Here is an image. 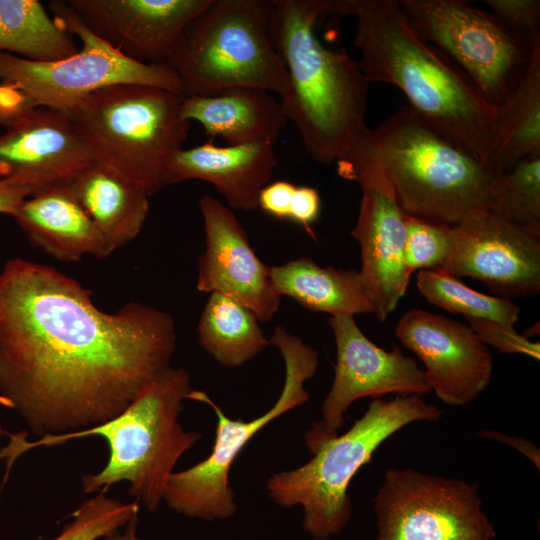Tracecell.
Segmentation results:
<instances>
[{"instance_id": "1", "label": "cell", "mask_w": 540, "mask_h": 540, "mask_svg": "<svg viewBox=\"0 0 540 540\" xmlns=\"http://www.w3.org/2000/svg\"><path fill=\"white\" fill-rule=\"evenodd\" d=\"M175 348L163 310L129 302L104 312L77 280L22 258L0 272V404L35 435L117 417L170 367Z\"/></svg>"}, {"instance_id": "2", "label": "cell", "mask_w": 540, "mask_h": 540, "mask_svg": "<svg viewBox=\"0 0 540 540\" xmlns=\"http://www.w3.org/2000/svg\"><path fill=\"white\" fill-rule=\"evenodd\" d=\"M354 45L365 79L396 86L420 117L479 159L496 143L497 108L442 52L422 39L397 0H354Z\"/></svg>"}, {"instance_id": "3", "label": "cell", "mask_w": 540, "mask_h": 540, "mask_svg": "<svg viewBox=\"0 0 540 540\" xmlns=\"http://www.w3.org/2000/svg\"><path fill=\"white\" fill-rule=\"evenodd\" d=\"M334 0H272L270 33L289 78L280 97L308 154L336 163L368 128L369 82L347 51L325 47L315 34Z\"/></svg>"}, {"instance_id": "4", "label": "cell", "mask_w": 540, "mask_h": 540, "mask_svg": "<svg viewBox=\"0 0 540 540\" xmlns=\"http://www.w3.org/2000/svg\"><path fill=\"white\" fill-rule=\"evenodd\" d=\"M341 158L382 170L406 214L448 226L493 212L502 174L408 105L367 128Z\"/></svg>"}, {"instance_id": "5", "label": "cell", "mask_w": 540, "mask_h": 540, "mask_svg": "<svg viewBox=\"0 0 540 540\" xmlns=\"http://www.w3.org/2000/svg\"><path fill=\"white\" fill-rule=\"evenodd\" d=\"M190 374L183 368L164 371L120 415L95 427L64 434L45 435L27 441L26 434H9L0 450L6 460V475L17 458L38 447H53L72 439L102 436L110 454L105 467L82 477L85 493L107 492L121 481L129 483V494L156 512L178 460L201 439L197 431H186L179 414L192 391Z\"/></svg>"}, {"instance_id": "6", "label": "cell", "mask_w": 540, "mask_h": 540, "mask_svg": "<svg viewBox=\"0 0 540 540\" xmlns=\"http://www.w3.org/2000/svg\"><path fill=\"white\" fill-rule=\"evenodd\" d=\"M443 411L418 395L373 398L364 415L343 435L321 444L300 467L272 474L266 489L282 507L301 506L302 527L314 540H330L352 514L348 487L390 436L416 421H437Z\"/></svg>"}, {"instance_id": "7", "label": "cell", "mask_w": 540, "mask_h": 540, "mask_svg": "<svg viewBox=\"0 0 540 540\" xmlns=\"http://www.w3.org/2000/svg\"><path fill=\"white\" fill-rule=\"evenodd\" d=\"M185 95L153 86L101 88L65 111L103 163L140 185L149 196L168 186L167 167L182 147L189 122Z\"/></svg>"}, {"instance_id": "8", "label": "cell", "mask_w": 540, "mask_h": 540, "mask_svg": "<svg viewBox=\"0 0 540 540\" xmlns=\"http://www.w3.org/2000/svg\"><path fill=\"white\" fill-rule=\"evenodd\" d=\"M272 0H212L169 57L185 96L255 87L282 97L289 78L270 33Z\"/></svg>"}, {"instance_id": "9", "label": "cell", "mask_w": 540, "mask_h": 540, "mask_svg": "<svg viewBox=\"0 0 540 540\" xmlns=\"http://www.w3.org/2000/svg\"><path fill=\"white\" fill-rule=\"evenodd\" d=\"M269 344L282 354L285 380L275 404L261 416L251 421L230 419L205 392L191 391L189 399L208 404L216 414V436L206 459L183 471H174L168 480L163 500L178 514L205 521L232 517L237 511L229 483L234 460L259 430L309 400L304 385L318 368L319 353L282 326L274 329Z\"/></svg>"}, {"instance_id": "10", "label": "cell", "mask_w": 540, "mask_h": 540, "mask_svg": "<svg viewBox=\"0 0 540 540\" xmlns=\"http://www.w3.org/2000/svg\"><path fill=\"white\" fill-rule=\"evenodd\" d=\"M53 18L82 48L52 62H34L0 52V83L18 88L34 106L67 111L94 91L116 84H140L183 93L168 64H144L129 59L95 36L66 0L49 3Z\"/></svg>"}, {"instance_id": "11", "label": "cell", "mask_w": 540, "mask_h": 540, "mask_svg": "<svg viewBox=\"0 0 540 540\" xmlns=\"http://www.w3.org/2000/svg\"><path fill=\"white\" fill-rule=\"evenodd\" d=\"M412 29L442 52L498 107L523 79L531 45L492 13L462 0H400Z\"/></svg>"}, {"instance_id": "12", "label": "cell", "mask_w": 540, "mask_h": 540, "mask_svg": "<svg viewBox=\"0 0 540 540\" xmlns=\"http://www.w3.org/2000/svg\"><path fill=\"white\" fill-rule=\"evenodd\" d=\"M376 540H493L478 484L390 468L374 497Z\"/></svg>"}, {"instance_id": "13", "label": "cell", "mask_w": 540, "mask_h": 540, "mask_svg": "<svg viewBox=\"0 0 540 540\" xmlns=\"http://www.w3.org/2000/svg\"><path fill=\"white\" fill-rule=\"evenodd\" d=\"M337 359L334 380L325 397L322 419L304 434L309 453L325 441L338 436L350 405L363 397L381 398L397 395H422L431 391L423 369L394 346L386 351L369 340L352 316H330Z\"/></svg>"}, {"instance_id": "14", "label": "cell", "mask_w": 540, "mask_h": 540, "mask_svg": "<svg viewBox=\"0 0 540 540\" xmlns=\"http://www.w3.org/2000/svg\"><path fill=\"white\" fill-rule=\"evenodd\" d=\"M338 174L361 189L359 214L351 234L361 252L359 270L374 304V315L384 322L409 286L404 263L405 215L386 175L378 167L348 158L336 162Z\"/></svg>"}, {"instance_id": "15", "label": "cell", "mask_w": 540, "mask_h": 540, "mask_svg": "<svg viewBox=\"0 0 540 540\" xmlns=\"http://www.w3.org/2000/svg\"><path fill=\"white\" fill-rule=\"evenodd\" d=\"M455 277L484 283L499 297L540 292V233L486 212L450 227L443 266Z\"/></svg>"}, {"instance_id": "16", "label": "cell", "mask_w": 540, "mask_h": 540, "mask_svg": "<svg viewBox=\"0 0 540 540\" xmlns=\"http://www.w3.org/2000/svg\"><path fill=\"white\" fill-rule=\"evenodd\" d=\"M395 334L424 364L431 390L444 403L467 405L489 386L492 355L468 324L411 309L399 319Z\"/></svg>"}, {"instance_id": "17", "label": "cell", "mask_w": 540, "mask_h": 540, "mask_svg": "<svg viewBox=\"0 0 540 540\" xmlns=\"http://www.w3.org/2000/svg\"><path fill=\"white\" fill-rule=\"evenodd\" d=\"M0 134V181L32 194L70 181L95 162V155L71 117L37 106Z\"/></svg>"}, {"instance_id": "18", "label": "cell", "mask_w": 540, "mask_h": 540, "mask_svg": "<svg viewBox=\"0 0 540 540\" xmlns=\"http://www.w3.org/2000/svg\"><path fill=\"white\" fill-rule=\"evenodd\" d=\"M205 250L198 260L196 288L224 294L247 307L260 322L272 319L280 307L270 266L252 248L247 233L232 210L210 194L199 200Z\"/></svg>"}, {"instance_id": "19", "label": "cell", "mask_w": 540, "mask_h": 540, "mask_svg": "<svg viewBox=\"0 0 540 540\" xmlns=\"http://www.w3.org/2000/svg\"><path fill=\"white\" fill-rule=\"evenodd\" d=\"M82 23L125 57L166 64L186 26L212 0H66Z\"/></svg>"}, {"instance_id": "20", "label": "cell", "mask_w": 540, "mask_h": 540, "mask_svg": "<svg viewBox=\"0 0 540 540\" xmlns=\"http://www.w3.org/2000/svg\"><path fill=\"white\" fill-rule=\"evenodd\" d=\"M273 145L260 142L222 147L210 140L181 148L169 161L167 183L203 180L215 187L230 209L251 211L258 207L259 193L278 164Z\"/></svg>"}, {"instance_id": "21", "label": "cell", "mask_w": 540, "mask_h": 540, "mask_svg": "<svg viewBox=\"0 0 540 540\" xmlns=\"http://www.w3.org/2000/svg\"><path fill=\"white\" fill-rule=\"evenodd\" d=\"M13 217L34 246L63 262L79 261L85 255L103 259L111 254L68 182L28 196Z\"/></svg>"}, {"instance_id": "22", "label": "cell", "mask_w": 540, "mask_h": 540, "mask_svg": "<svg viewBox=\"0 0 540 540\" xmlns=\"http://www.w3.org/2000/svg\"><path fill=\"white\" fill-rule=\"evenodd\" d=\"M182 116L198 122L211 138L228 145L274 144L288 123L282 103L255 87H233L211 95L185 96Z\"/></svg>"}, {"instance_id": "23", "label": "cell", "mask_w": 540, "mask_h": 540, "mask_svg": "<svg viewBox=\"0 0 540 540\" xmlns=\"http://www.w3.org/2000/svg\"><path fill=\"white\" fill-rule=\"evenodd\" d=\"M111 253L141 231L149 211V195L113 168L95 161L68 181Z\"/></svg>"}, {"instance_id": "24", "label": "cell", "mask_w": 540, "mask_h": 540, "mask_svg": "<svg viewBox=\"0 0 540 540\" xmlns=\"http://www.w3.org/2000/svg\"><path fill=\"white\" fill-rule=\"evenodd\" d=\"M270 278L278 295L289 296L308 310L330 316L374 313L372 298L359 270L321 267L303 256L270 266Z\"/></svg>"}, {"instance_id": "25", "label": "cell", "mask_w": 540, "mask_h": 540, "mask_svg": "<svg viewBox=\"0 0 540 540\" xmlns=\"http://www.w3.org/2000/svg\"><path fill=\"white\" fill-rule=\"evenodd\" d=\"M530 45L523 79L497 107L496 143L488 163L502 173L540 154V42Z\"/></svg>"}, {"instance_id": "26", "label": "cell", "mask_w": 540, "mask_h": 540, "mask_svg": "<svg viewBox=\"0 0 540 540\" xmlns=\"http://www.w3.org/2000/svg\"><path fill=\"white\" fill-rule=\"evenodd\" d=\"M259 322L244 305L211 293L198 321V341L220 365L240 367L269 344Z\"/></svg>"}, {"instance_id": "27", "label": "cell", "mask_w": 540, "mask_h": 540, "mask_svg": "<svg viewBox=\"0 0 540 540\" xmlns=\"http://www.w3.org/2000/svg\"><path fill=\"white\" fill-rule=\"evenodd\" d=\"M73 35L38 0H0V52L34 62L77 53Z\"/></svg>"}, {"instance_id": "28", "label": "cell", "mask_w": 540, "mask_h": 540, "mask_svg": "<svg viewBox=\"0 0 540 540\" xmlns=\"http://www.w3.org/2000/svg\"><path fill=\"white\" fill-rule=\"evenodd\" d=\"M416 285L430 304L465 318L489 319L514 327L520 316V308L511 300L471 289L444 268L418 271Z\"/></svg>"}, {"instance_id": "29", "label": "cell", "mask_w": 540, "mask_h": 540, "mask_svg": "<svg viewBox=\"0 0 540 540\" xmlns=\"http://www.w3.org/2000/svg\"><path fill=\"white\" fill-rule=\"evenodd\" d=\"M492 213L540 233V154L501 174Z\"/></svg>"}, {"instance_id": "30", "label": "cell", "mask_w": 540, "mask_h": 540, "mask_svg": "<svg viewBox=\"0 0 540 540\" xmlns=\"http://www.w3.org/2000/svg\"><path fill=\"white\" fill-rule=\"evenodd\" d=\"M139 510V501L122 502L101 491L83 501L72 513L73 520L52 540H97L106 537L125 526Z\"/></svg>"}, {"instance_id": "31", "label": "cell", "mask_w": 540, "mask_h": 540, "mask_svg": "<svg viewBox=\"0 0 540 540\" xmlns=\"http://www.w3.org/2000/svg\"><path fill=\"white\" fill-rule=\"evenodd\" d=\"M404 263L410 274L441 268L450 249V227L405 215Z\"/></svg>"}, {"instance_id": "32", "label": "cell", "mask_w": 540, "mask_h": 540, "mask_svg": "<svg viewBox=\"0 0 540 540\" xmlns=\"http://www.w3.org/2000/svg\"><path fill=\"white\" fill-rule=\"evenodd\" d=\"M491 13L529 44L540 42L539 0H485Z\"/></svg>"}, {"instance_id": "33", "label": "cell", "mask_w": 540, "mask_h": 540, "mask_svg": "<svg viewBox=\"0 0 540 540\" xmlns=\"http://www.w3.org/2000/svg\"><path fill=\"white\" fill-rule=\"evenodd\" d=\"M466 320L476 336L485 345L489 344L502 353L524 354L539 360V342L530 341L524 335L519 334L514 327L489 319L466 318Z\"/></svg>"}, {"instance_id": "34", "label": "cell", "mask_w": 540, "mask_h": 540, "mask_svg": "<svg viewBox=\"0 0 540 540\" xmlns=\"http://www.w3.org/2000/svg\"><path fill=\"white\" fill-rule=\"evenodd\" d=\"M296 186L287 181H275L264 186L258 196V206L266 213L289 219L290 205Z\"/></svg>"}, {"instance_id": "35", "label": "cell", "mask_w": 540, "mask_h": 540, "mask_svg": "<svg viewBox=\"0 0 540 540\" xmlns=\"http://www.w3.org/2000/svg\"><path fill=\"white\" fill-rule=\"evenodd\" d=\"M320 208L321 201L317 189L296 186L291 200L289 219L302 225L313 235L310 227L318 219Z\"/></svg>"}, {"instance_id": "36", "label": "cell", "mask_w": 540, "mask_h": 540, "mask_svg": "<svg viewBox=\"0 0 540 540\" xmlns=\"http://www.w3.org/2000/svg\"><path fill=\"white\" fill-rule=\"evenodd\" d=\"M32 102L15 86L0 83V124L8 127L32 108Z\"/></svg>"}, {"instance_id": "37", "label": "cell", "mask_w": 540, "mask_h": 540, "mask_svg": "<svg viewBox=\"0 0 540 540\" xmlns=\"http://www.w3.org/2000/svg\"><path fill=\"white\" fill-rule=\"evenodd\" d=\"M478 435L487 439H493L501 442H505L512 446L526 457H528L535 466L540 467V453L539 448L532 444L529 440L516 438L497 431L484 430L478 432Z\"/></svg>"}, {"instance_id": "38", "label": "cell", "mask_w": 540, "mask_h": 540, "mask_svg": "<svg viewBox=\"0 0 540 540\" xmlns=\"http://www.w3.org/2000/svg\"><path fill=\"white\" fill-rule=\"evenodd\" d=\"M30 195L32 192L27 188L0 181V213L13 216L21 202Z\"/></svg>"}, {"instance_id": "39", "label": "cell", "mask_w": 540, "mask_h": 540, "mask_svg": "<svg viewBox=\"0 0 540 540\" xmlns=\"http://www.w3.org/2000/svg\"><path fill=\"white\" fill-rule=\"evenodd\" d=\"M139 522L138 514H135L125 525V530L121 533L119 530H115L106 537L104 540H140L137 536V526Z\"/></svg>"}, {"instance_id": "40", "label": "cell", "mask_w": 540, "mask_h": 540, "mask_svg": "<svg viewBox=\"0 0 540 540\" xmlns=\"http://www.w3.org/2000/svg\"><path fill=\"white\" fill-rule=\"evenodd\" d=\"M6 434H7V432L5 431V429L0 425V438L3 437Z\"/></svg>"}]
</instances>
